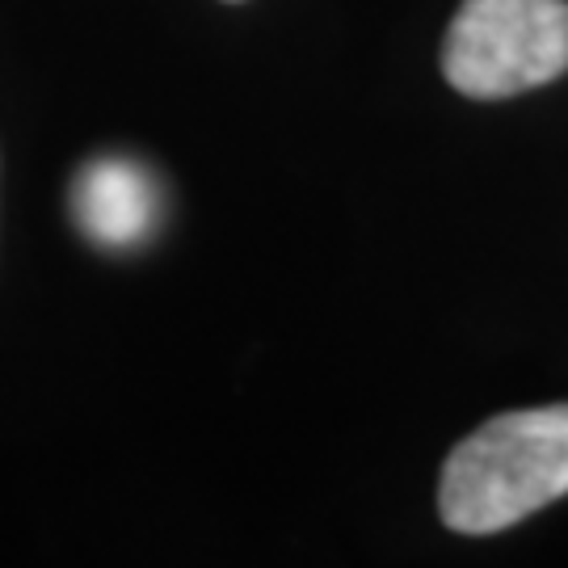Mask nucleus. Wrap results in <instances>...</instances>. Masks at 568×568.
<instances>
[{
  "label": "nucleus",
  "instance_id": "obj_1",
  "mask_svg": "<svg viewBox=\"0 0 568 568\" xmlns=\"http://www.w3.org/2000/svg\"><path fill=\"white\" fill-rule=\"evenodd\" d=\"M568 493V405L514 408L443 464L438 514L459 535H497Z\"/></svg>",
  "mask_w": 568,
  "mask_h": 568
},
{
  "label": "nucleus",
  "instance_id": "obj_2",
  "mask_svg": "<svg viewBox=\"0 0 568 568\" xmlns=\"http://www.w3.org/2000/svg\"><path fill=\"white\" fill-rule=\"evenodd\" d=\"M568 72V0H464L443 42V77L501 102Z\"/></svg>",
  "mask_w": 568,
  "mask_h": 568
},
{
  "label": "nucleus",
  "instance_id": "obj_3",
  "mask_svg": "<svg viewBox=\"0 0 568 568\" xmlns=\"http://www.w3.org/2000/svg\"><path fill=\"white\" fill-rule=\"evenodd\" d=\"M72 220L102 248H140L161 220V190L131 156H93L72 182Z\"/></svg>",
  "mask_w": 568,
  "mask_h": 568
}]
</instances>
